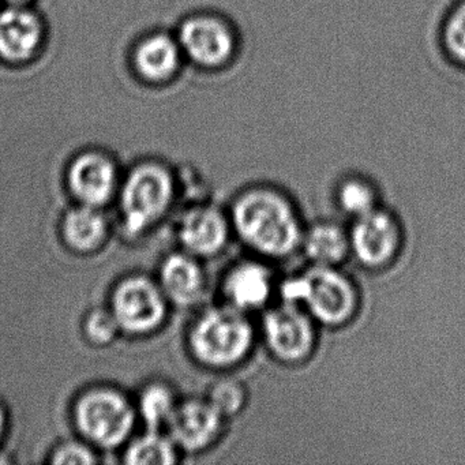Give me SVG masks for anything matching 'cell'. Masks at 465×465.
Here are the masks:
<instances>
[{"instance_id": "obj_18", "label": "cell", "mask_w": 465, "mask_h": 465, "mask_svg": "<svg viewBox=\"0 0 465 465\" xmlns=\"http://www.w3.org/2000/svg\"><path fill=\"white\" fill-rule=\"evenodd\" d=\"M179 47L163 35L145 40L135 53L138 72L148 80L159 83L175 74L179 66Z\"/></svg>"}, {"instance_id": "obj_23", "label": "cell", "mask_w": 465, "mask_h": 465, "mask_svg": "<svg viewBox=\"0 0 465 465\" xmlns=\"http://www.w3.org/2000/svg\"><path fill=\"white\" fill-rule=\"evenodd\" d=\"M443 43L450 58L465 66V0H461L449 15Z\"/></svg>"}, {"instance_id": "obj_19", "label": "cell", "mask_w": 465, "mask_h": 465, "mask_svg": "<svg viewBox=\"0 0 465 465\" xmlns=\"http://www.w3.org/2000/svg\"><path fill=\"white\" fill-rule=\"evenodd\" d=\"M179 451L170 435L151 430L148 434L130 443L124 453V461L132 465H170L176 462Z\"/></svg>"}, {"instance_id": "obj_22", "label": "cell", "mask_w": 465, "mask_h": 465, "mask_svg": "<svg viewBox=\"0 0 465 465\" xmlns=\"http://www.w3.org/2000/svg\"><path fill=\"white\" fill-rule=\"evenodd\" d=\"M205 399L228 420L244 410L249 401V393L242 381L224 377L212 383Z\"/></svg>"}, {"instance_id": "obj_4", "label": "cell", "mask_w": 465, "mask_h": 465, "mask_svg": "<svg viewBox=\"0 0 465 465\" xmlns=\"http://www.w3.org/2000/svg\"><path fill=\"white\" fill-rule=\"evenodd\" d=\"M260 334L272 358L288 366L309 361L318 345V323L303 307L288 302L263 310Z\"/></svg>"}, {"instance_id": "obj_7", "label": "cell", "mask_w": 465, "mask_h": 465, "mask_svg": "<svg viewBox=\"0 0 465 465\" xmlns=\"http://www.w3.org/2000/svg\"><path fill=\"white\" fill-rule=\"evenodd\" d=\"M168 299L148 277L133 276L119 282L111 312L121 331L140 336L156 331L167 317Z\"/></svg>"}, {"instance_id": "obj_17", "label": "cell", "mask_w": 465, "mask_h": 465, "mask_svg": "<svg viewBox=\"0 0 465 465\" xmlns=\"http://www.w3.org/2000/svg\"><path fill=\"white\" fill-rule=\"evenodd\" d=\"M94 206L80 205L67 212L62 224L64 242L78 252L99 249L107 238V222Z\"/></svg>"}, {"instance_id": "obj_2", "label": "cell", "mask_w": 465, "mask_h": 465, "mask_svg": "<svg viewBox=\"0 0 465 465\" xmlns=\"http://www.w3.org/2000/svg\"><path fill=\"white\" fill-rule=\"evenodd\" d=\"M257 326L250 314L224 303L203 310L190 326L189 350L201 366L227 371L243 364L254 351Z\"/></svg>"}, {"instance_id": "obj_26", "label": "cell", "mask_w": 465, "mask_h": 465, "mask_svg": "<svg viewBox=\"0 0 465 465\" xmlns=\"http://www.w3.org/2000/svg\"><path fill=\"white\" fill-rule=\"evenodd\" d=\"M5 429H6V415H5L4 408L0 407V440L4 437Z\"/></svg>"}, {"instance_id": "obj_1", "label": "cell", "mask_w": 465, "mask_h": 465, "mask_svg": "<svg viewBox=\"0 0 465 465\" xmlns=\"http://www.w3.org/2000/svg\"><path fill=\"white\" fill-rule=\"evenodd\" d=\"M233 235L263 260H285L301 249L304 227L290 197L271 186L243 190L231 203Z\"/></svg>"}, {"instance_id": "obj_12", "label": "cell", "mask_w": 465, "mask_h": 465, "mask_svg": "<svg viewBox=\"0 0 465 465\" xmlns=\"http://www.w3.org/2000/svg\"><path fill=\"white\" fill-rule=\"evenodd\" d=\"M179 42L184 53L203 67H219L235 50L232 32L219 18H190L182 25Z\"/></svg>"}, {"instance_id": "obj_5", "label": "cell", "mask_w": 465, "mask_h": 465, "mask_svg": "<svg viewBox=\"0 0 465 465\" xmlns=\"http://www.w3.org/2000/svg\"><path fill=\"white\" fill-rule=\"evenodd\" d=\"M175 198V182L162 165L135 168L124 182L121 211L130 235L145 232L170 211Z\"/></svg>"}, {"instance_id": "obj_3", "label": "cell", "mask_w": 465, "mask_h": 465, "mask_svg": "<svg viewBox=\"0 0 465 465\" xmlns=\"http://www.w3.org/2000/svg\"><path fill=\"white\" fill-rule=\"evenodd\" d=\"M277 298L303 307L318 326L339 329L352 322L361 309V292L340 266L310 265L279 282Z\"/></svg>"}, {"instance_id": "obj_16", "label": "cell", "mask_w": 465, "mask_h": 465, "mask_svg": "<svg viewBox=\"0 0 465 465\" xmlns=\"http://www.w3.org/2000/svg\"><path fill=\"white\" fill-rule=\"evenodd\" d=\"M302 252L312 265L340 266L351 255L348 230L334 222H317L304 228Z\"/></svg>"}, {"instance_id": "obj_21", "label": "cell", "mask_w": 465, "mask_h": 465, "mask_svg": "<svg viewBox=\"0 0 465 465\" xmlns=\"http://www.w3.org/2000/svg\"><path fill=\"white\" fill-rule=\"evenodd\" d=\"M336 200L337 206L352 219L380 208L377 190L370 182L361 178L341 182L337 189Z\"/></svg>"}, {"instance_id": "obj_27", "label": "cell", "mask_w": 465, "mask_h": 465, "mask_svg": "<svg viewBox=\"0 0 465 465\" xmlns=\"http://www.w3.org/2000/svg\"><path fill=\"white\" fill-rule=\"evenodd\" d=\"M12 6H21V5L28 4L29 0H6Z\"/></svg>"}, {"instance_id": "obj_13", "label": "cell", "mask_w": 465, "mask_h": 465, "mask_svg": "<svg viewBox=\"0 0 465 465\" xmlns=\"http://www.w3.org/2000/svg\"><path fill=\"white\" fill-rule=\"evenodd\" d=\"M160 288L168 302L179 307L195 306L205 298L208 279L200 258L182 252H173L163 261Z\"/></svg>"}, {"instance_id": "obj_20", "label": "cell", "mask_w": 465, "mask_h": 465, "mask_svg": "<svg viewBox=\"0 0 465 465\" xmlns=\"http://www.w3.org/2000/svg\"><path fill=\"white\" fill-rule=\"evenodd\" d=\"M178 402L170 386L152 383L141 393L138 411L149 430L160 431V429H167Z\"/></svg>"}, {"instance_id": "obj_11", "label": "cell", "mask_w": 465, "mask_h": 465, "mask_svg": "<svg viewBox=\"0 0 465 465\" xmlns=\"http://www.w3.org/2000/svg\"><path fill=\"white\" fill-rule=\"evenodd\" d=\"M232 235L230 216L213 203H195L178 225L182 249L200 260L222 254Z\"/></svg>"}, {"instance_id": "obj_25", "label": "cell", "mask_w": 465, "mask_h": 465, "mask_svg": "<svg viewBox=\"0 0 465 465\" xmlns=\"http://www.w3.org/2000/svg\"><path fill=\"white\" fill-rule=\"evenodd\" d=\"M53 464H94L97 457L88 445L80 442H66L54 451Z\"/></svg>"}, {"instance_id": "obj_6", "label": "cell", "mask_w": 465, "mask_h": 465, "mask_svg": "<svg viewBox=\"0 0 465 465\" xmlns=\"http://www.w3.org/2000/svg\"><path fill=\"white\" fill-rule=\"evenodd\" d=\"M74 421L89 443L100 448H115L129 438L135 423V411L119 391L94 389L78 399Z\"/></svg>"}, {"instance_id": "obj_15", "label": "cell", "mask_w": 465, "mask_h": 465, "mask_svg": "<svg viewBox=\"0 0 465 465\" xmlns=\"http://www.w3.org/2000/svg\"><path fill=\"white\" fill-rule=\"evenodd\" d=\"M42 42V25L36 15L20 6L0 13V56L24 62L34 55Z\"/></svg>"}, {"instance_id": "obj_10", "label": "cell", "mask_w": 465, "mask_h": 465, "mask_svg": "<svg viewBox=\"0 0 465 465\" xmlns=\"http://www.w3.org/2000/svg\"><path fill=\"white\" fill-rule=\"evenodd\" d=\"M227 419L206 399L178 402L167 432L179 450L201 453L216 445L225 430Z\"/></svg>"}, {"instance_id": "obj_9", "label": "cell", "mask_w": 465, "mask_h": 465, "mask_svg": "<svg viewBox=\"0 0 465 465\" xmlns=\"http://www.w3.org/2000/svg\"><path fill=\"white\" fill-rule=\"evenodd\" d=\"M277 288L279 282L266 260H242L231 265L223 277V302L252 315L274 303Z\"/></svg>"}, {"instance_id": "obj_14", "label": "cell", "mask_w": 465, "mask_h": 465, "mask_svg": "<svg viewBox=\"0 0 465 465\" xmlns=\"http://www.w3.org/2000/svg\"><path fill=\"white\" fill-rule=\"evenodd\" d=\"M69 186L81 205L104 206L115 194V167L102 154H84L70 167Z\"/></svg>"}, {"instance_id": "obj_8", "label": "cell", "mask_w": 465, "mask_h": 465, "mask_svg": "<svg viewBox=\"0 0 465 465\" xmlns=\"http://www.w3.org/2000/svg\"><path fill=\"white\" fill-rule=\"evenodd\" d=\"M351 255L369 271L388 268L402 246L399 220L385 209L377 208L353 219L348 228Z\"/></svg>"}, {"instance_id": "obj_24", "label": "cell", "mask_w": 465, "mask_h": 465, "mask_svg": "<svg viewBox=\"0 0 465 465\" xmlns=\"http://www.w3.org/2000/svg\"><path fill=\"white\" fill-rule=\"evenodd\" d=\"M84 329L86 337L97 345L110 344L121 331L113 312L104 309H96L89 312Z\"/></svg>"}]
</instances>
